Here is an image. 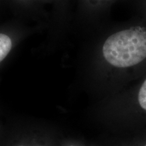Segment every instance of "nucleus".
<instances>
[{
  "label": "nucleus",
  "instance_id": "39448f33",
  "mask_svg": "<svg viewBox=\"0 0 146 146\" xmlns=\"http://www.w3.org/2000/svg\"><path fill=\"white\" fill-rule=\"evenodd\" d=\"M70 146H74V145H70Z\"/></svg>",
  "mask_w": 146,
  "mask_h": 146
},
{
  "label": "nucleus",
  "instance_id": "7ed1b4c3",
  "mask_svg": "<svg viewBox=\"0 0 146 146\" xmlns=\"http://www.w3.org/2000/svg\"><path fill=\"white\" fill-rule=\"evenodd\" d=\"M138 101L140 106L146 111V79L139 91Z\"/></svg>",
  "mask_w": 146,
  "mask_h": 146
},
{
  "label": "nucleus",
  "instance_id": "f257e3e1",
  "mask_svg": "<svg viewBox=\"0 0 146 146\" xmlns=\"http://www.w3.org/2000/svg\"><path fill=\"white\" fill-rule=\"evenodd\" d=\"M104 57L117 68L137 65L146 58V31L132 28L112 35L102 49Z\"/></svg>",
  "mask_w": 146,
  "mask_h": 146
},
{
  "label": "nucleus",
  "instance_id": "423d86ee",
  "mask_svg": "<svg viewBox=\"0 0 146 146\" xmlns=\"http://www.w3.org/2000/svg\"><path fill=\"white\" fill-rule=\"evenodd\" d=\"M145 146H146V145H145Z\"/></svg>",
  "mask_w": 146,
  "mask_h": 146
},
{
  "label": "nucleus",
  "instance_id": "20e7f679",
  "mask_svg": "<svg viewBox=\"0 0 146 146\" xmlns=\"http://www.w3.org/2000/svg\"><path fill=\"white\" fill-rule=\"evenodd\" d=\"M18 146H25V145H18ZM39 146H43V145H39Z\"/></svg>",
  "mask_w": 146,
  "mask_h": 146
},
{
  "label": "nucleus",
  "instance_id": "f03ea898",
  "mask_svg": "<svg viewBox=\"0 0 146 146\" xmlns=\"http://www.w3.org/2000/svg\"><path fill=\"white\" fill-rule=\"evenodd\" d=\"M12 43L10 36L0 33V62L8 56L12 49Z\"/></svg>",
  "mask_w": 146,
  "mask_h": 146
}]
</instances>
